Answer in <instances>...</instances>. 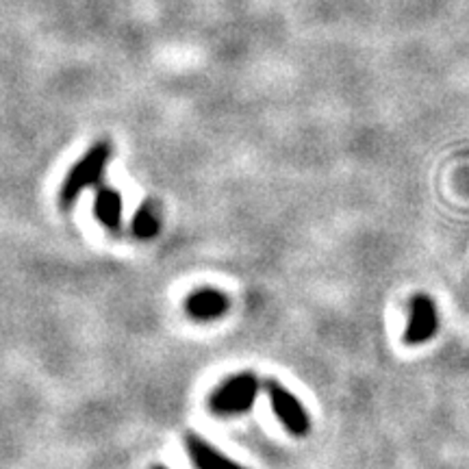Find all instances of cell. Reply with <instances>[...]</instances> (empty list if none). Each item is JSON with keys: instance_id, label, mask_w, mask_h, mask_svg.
I'll return each instance as SVG.
<instances>
[{"instance_id": "obj_1", "label": "cell", "mask_w": 469, "mask_h": 469, "mask_svg": "<svg viewBox=\"0 0 469 469\" xmlns=\"http://www.w3.org/2000/svg\"><path fill=\"white\" fill-rule=\"evenodd\" d=\"M112 154H113L112 143L107 140H101L93 143L90 151L72 165L62 185V194H59L64 207H70V204L74 202L76 198L87 190V187H93L103 179L104 170H107L109 161H112Z\"/></svg>"}, {"instance_id": "obj_3", "label": "cell", "mask_w": 469, "mask_h": 469, "mask_svg": "<svg viewBox=\"0 0 469 469\" xmlns=\"http://www.w3.org/2000/svg\"><path fill=\"white\" fill-rule=\"evenodd\" d=\"M268 396L274 415L283 424L285 430H289L294 437H305L311 430V417H308L305 405L289 389L283 387L278 380H269Z\"/></svg>"}, {"instance_id": "obj_6", "label": "cell", "mask_w": 469, "mask_h": 469, "mask_svg": "<svg viewBox=\"0 0 469 469\" xmlns=\"http://www.w3.org/2000/svg\"><path fill=\"white\" fill-rule=\"evenodd\" d=\"M185 444L187 452H190V459L196 465V469H246L237 461L222 454L218 448H213L211 444H207L200 435L187 433Z\"/></svg>"}, {"instance_id": "obj_5", "label": "cell", "mask_w": 469, "mask_h": 469, "mask_svg": "<svg viewBox=\"0 0 469 469\" xmlns=\"http://www.w3.org/2000/svg\"><path fill=\"white\" fill-rule=\"evenodd\" d=\"M230 308V300L224 291L213 289V287H202L196 289L194 294L187 296L185 311L187 316L196 322H211V319H220L226 316Z\"/></svg>"}, {"instance_id": "obj_7", "label": "cell", "mask_w": 469, "mask_h": 469, "mask_svg": "<svg viewBox=\"0 0 469 469\" xmlns=\"http://www.w3.org/2000/svg\"><path fill=\"white\" fill-rule=\"evenodd\" d=\"M93 213L96 220L104 229L118 233L120 226H122V213H124V202L122 194L112 185H101L96 190V202H93Z\"/></svg>"}, {"instance_id": "obj_2", "label": "cell", "mask_w": 469, "mask_h": 469, "mask_svg": "<svg viewBox=\"0 0 469 469\" xmlns=\"http://www.w3.org/2000/svg\"><path fill=\"white\" fill-rule=\"evenodd\" d=\"M261 380L252 372H241L224 380L209 398V408L220 417L239 415V413L250 411L255 405Z\"/></svg>"}, {"instance_id": "obj_8", "label": "cell", "mask_w": 469, "mask_h": 469, "mask_svg": "<svg viewBox=\"0 0 469 469\" xmlns=\"http://www.w3.org/2000/svg\"><path fill=\"white\" fill-rule=\"evenodd\" d=\"M131 230L137 239L151 241L159 235L161 230V215H159V207L152 200H146L137 209L133 215V224H131Z\"/></svg>"}, {"instance_id": "obj_4", "label": "cell", "mask_w": 469, "mask_h": 469, "mask_svg": "<svg viewBox=\"0 0 469 469\" xmlns=\"http://www.w3.org/2000/svg\"><path fill=\"white\" fill-rule=\"evenodd\" d=\"M439 313L437 305L428 294H417L411 300V313L405 330V344L422 346L437 335Z\"/></svg>"}, {"instance_id": "obj_9", "label": "cell", "mask_w": 469, "mask_h": 469, "mask_svg": "<svg viewBox=\"0 0 469 469\" xmlns=\"http://www.w3.org/2000/svg\"><path fill=\"white\" fill-rule=\"evenodd\" d=\"M152 469H168V467H163V465H159V467H152Z\"/></svg>"}]
</instances>
